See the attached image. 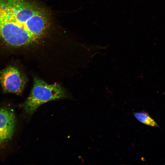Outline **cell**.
<instances>
[{
  "label": "cell",
  "instance_id": "277c9868",
  "mask_svg": "<svg viewBox=\"0 0 165 165\" xmlns=\"http://www.w3.org/2000/svg\"><path fill=\"white\" fill-rule=\"evenodd\" d=\"M15 119L13 113L6 108H0V143L9 139L13 133Z\"/></svg>",
  "mask_w": 165,
  "mask_h": 165
},
{
  "label": "cell",
  "instance_id": "6da1fadb",
  "mask_svg": "<svg viewBox=\"0 0 165 165\" xmlns=\"http://www.w3.org/2000/svg\"><path fill=\"white\" fill-rule=\"evenodd\" d=\"M48 26L45 14L24 0H0V38L7 46L19 48L36 42Z\"/></svg>",
  "mask_w": 165,
  "mask_h": 165
},
{
  "label": "cell",
  "instance_id": "3957f363",
  "mask_svg": "<svg viewBox=\"0 0 165 165\" xmlns=\"http://www.w3.org/2000/svg\"><path fill=\"white\" fill-rule=\"evenodd\" d=\"M26 79L16 67L10 66L0 71V83L4 92L21 94Z\"/></svg>",
  "mask_w": 165,
  "mask_h": 165
},
{
  "label": "cell",
  "instance_id": "7a4b0ae2",
  "mask_svg": "<svg viewBox=\"0 0 165 165\" xmlns=\"http://www.w3.org/2000/svg\"><path fill=\"white\" fill-rule=\"evenodd\" d=\"M67 94L64 89L58 84H49L35 77L29 95L23 107L26 113L31 115L42 104L49 101L63 98Z\"/></svg>",
  "mask_w": 165,
  "mask_h": 165
},
{
  "label": "cell",
  "instance_id": "5b68a950",
  "mask_svg": "<svg viewBox=\"0 0 165 165\" xmlns=\"http://www.w3.org/2000/svg\"><path fill=\"white\" fill-rule=\"evenodd\" d=\"M133 115L138 120L143 124L153 127H159L156 122L146 112H135L133 113Z\"/></svg>",
  "mask_w": 165,
  "mask_h": 165
}]
</instances>
